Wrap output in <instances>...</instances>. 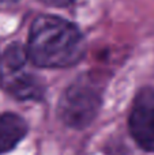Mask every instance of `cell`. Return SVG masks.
<instances>
[{"mask_svg": "<svg viewBox=\"0 0 154 155\" xmlns=\"http://www.w3.org/2000/svg\"><path fill=\"white\" fill-rule=\"evenodd\" d=\"M128 128L135 143L147 153H154V88L142 87L134 97Z\"/></svg>", "mask_w": 154, "mask_h": 155, "instance_id": "obj_3", "label": "cell"}, {"mask_svg": "<svg viewBox=\"0 0 154 155\" xmlns=\"http://www.w3.org/2000/svg\"><path fill=\"white\" fill-rule=\"evenodd\" d=\"M101 107V90L92 79L81 78L64 90L57 105V114L67 127L86 128Z\"/></svg>", "mask_w": 154, "mask_h": 155, "instance_id": "obj_2", "label": "cell"}, {"mask_svg": "<svg viewBox=\"0 0 154 155\" xmlns=\"http://www.w3.org/2000/svg\"><path fill=\"white\" fill-rule=\"evenodd\" d=\"M41 2L45 3L46 5H51V7H67L75 0H41Z\"/></svg>", "mask_w": 154, "mask_h": 155, "instance_id": "obj_7", "label": "cell"}, {"mask_svg": "<svg viewBox=\"0 0 154 155\" xmlns=\"http://www.w3.org/2000/svg\"><path fill=\"white\" fill-rule=\"evenodd\" d=\"M27 60L29 57H27L26 48H23L19 44H11L4 51L2 65L7 68L8 72H15V71H21V68L26 64Z\"/></svg>", "mask_w": 154, "mask_h": 155, "instance_id": "obj_6", "label": "cell"}, {"mask_svg": "<svg viewBox=\"0 0 154 155\" xmlns=\"http://www.w3.org/2000/svg\"><path fill=\"white\" fill-rule=\"evenodd\" d=\"M3 83V67H2V63H0V84Z\"/></svg>", "mask_w": 154, "mask_h": 155, "instance_id": "obj_8", "label": "cell"}, {"mask_svg": "<svg viewBox=\"0 0 154 155\" xmlns=\"http://www.w3.org/2000/svg\"><path fill=\"white\" fill-rule=\"evenodd\" d=\"M18 0H0V3H15Z\"/></svg>", "mask_w": 154, "mask_h": 155, "instance_id": "obj_9", "label": "cell"}, {"mask_svg": "<svg viewBox=\"0 0 154 155\" xmlns=\"http://www.w3.org/2000/svg\"><path fill=\"white\" fill-rule=\"evenodd\" d=\"M86 44L79 29L56 15H40L33 21L27 38V57L41 68H65L81 61Z\"/></svg>", "mask_w": 154, "mask_h": 155, "instance_id": "obj_1", "label": "cell"}, {"mask_svg": "<svg viewBox=\"0 0 154 155\" xmlns=\"http://www.w3.org/2000/svg\"><path fill=\"white\" fill-rule=\"evenodd\" d=\"M5 88L12 97L21 101H40L44 95V86L37 76L15 71L5 82Z\"/></svg>", "mask_w": 154, "mask_h": 155, "instance_id": "obj_5", "label": "cell"}, {"mask_svg": "<svg viewBox=\"0 0 154 155\" xmlns=\"http://www.w3.org/2000/svg\"><path fill=\"white\" fill-rule=\"evenodd\" d=\"M27 123L15 113L0 114V155L8 153L18 146L27 135Z\"/></svg>", "mask_w": 154, "mask_h": 155, "instance_id": "obj_4", "label": "cell"}]
</instances>
